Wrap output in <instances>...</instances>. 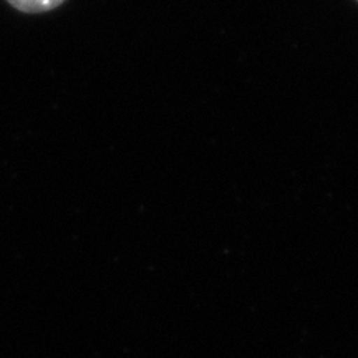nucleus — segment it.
<instances>
[{"instance_id": "obj_1", "label": "nucleus", "mask_w": 358, "mask_h": 358, "mask_svg": "<svg viewBox=\"0 0 358 358\" xmlns=\"http://www.w3.org/2000/svg\"><path fill=\"white\" fill-rule=\"evenodd\" d=\"M7 2L24 13H45L60 7L65 0H7Z\"/></svg>"}]
</instances>
